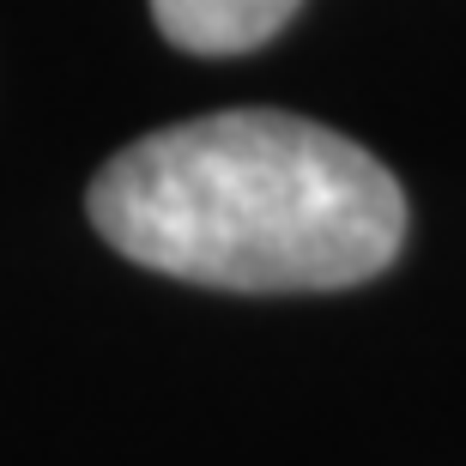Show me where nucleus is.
Instances as JSON below:
<instances>
[{
  "instance_id": "f257e3e1",
  "label": "nucleus",
  "mask_w": 466,
  "mask_h": 466,
  "mask_svg": "<svg viewBox=\"0 0 466 466\" xmlns=\"http://www.w3.org/2000/svg\"><path fill=\"white\" fill-rule=\"evenodd\" d=\"M134 267L212 291H346L394 267L406 194L376 152L285 109H218L134 139L91 182Z\"/></svg>"
},
{
  "instance_id": "f03ea898",
  "label": "nucleus",
  "mask_w": 466,
  "mask_h": 466,
  "mask_svg": "<svg viewBox=\"0 0 466 466\" xmlns=\"http://www.w3.org/2000/svg\"><path fill=\"white\" fill-rule=\"evenodd\" d=\"M303 0H152L157 31L182 55H248L285 31Z\"/></svg>"
}]
</instances>
